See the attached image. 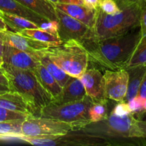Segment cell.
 Returning <instances> with one entry per match:
<instances>
[{"label":"cell","mask_w":146,"mask_h":146,"mask_svg":"<svg viewBox=\"0 0 146 146\" xmlns=\"http://www.w3.org/2000/svg\"><path fill=\"white\" fill-rule=\"evenodd\" d=\"M77 131L102 138L109 146H146V138L132 113L119 117L111 112L104 120L89 123Z\"/></svg>","instance_id":"obj_1"},{"label":"cell","mask_w":146,"mask_h":146,"mask_svg":"<svg viewBox=\"0 0 146 146\" xmlns=\"http://www.w3.org/2000/svg\"><path fill=\"white\" fill-rule=\"evenodd\" d=\"M140 27L123 35L83 44L93 62L110 70L125 67L141 38Z\"/></svg>","instance_id":"obj_2"},{"label":"cell","mask_w":146,"mask_h":146,"mask_svg":"<svg viewBox=\"0 0 146 146\" xmlns=\"http://www.w3.org/2000/svg\"><path fill=\"white\" fill-rule=\"evenodd\" d=\"M143 0L122 7L113 15L104 14L100 8L96 10L95 22L92 29L93 39L100 41L123 35L140 27V17Z\"/></svg>","instance_id":"obj_3"},{"label":"cell","mask_w":146,"mask_h":146,"mask_svg":"<svg viewBox=\"0 0 146 146\" xmlns=\"http://www.w3.org/2000/svg\"><path fill=\"white\" fill-rule=\"evenodd\" d=\"M2 68L8 79L10 91L19 93L31 108L34 115L39 116L40 110L53 99L43 88L34 73L4 64Z\"/></svg>","instance_id":"obj_4"},{"label":"cell","mask_w":146,"mask_h":146,"mask_svg":"<svg viewBox=\"0 0 146 146\" xmlns=\"http://www.w3.org/2000/svg\"><path fill=\"white\" fill-rule=\"evenodd\" d=\"M45 54L69 76L78 78L86 71L90 61L87 48L82 43L76 40L50 47Z\"/></svg>","instance_id":"obj_5"},{"label":"cell","mask_w":146,"mask_h":146,"mask_svg":"<svg viewBox=\"0 0 146 146\" xmlns=\"http://www.w3.org/2000/svg\"><path fill=\"white\" fill-rule=\"evenodd\" d=\"M92 104L88 96L67 104H55L51 102L40 110L39 116L68 123L73 126V131H77L90 123L88 111Z\"/></svg>","instance_id":"obj_6"},{"label":"cell","mask_w":146,"mask_h":146,"mask_svg":"<svg viewBox=\"0 0 146 146\" xmlns=\"http://www.w3.org/2000/svg\"><path fill=\"white\" fill-rule=\"evenodd\" d=\"M73 129L72 125L68 123L36 115H29L21 125L22 135L27 137L64 135Z\"/></svg>","instance_id":"obj_7"},{"label":"cell","mask_w":146,"mask_h":146,"mask_svg":"<svg viewBox=\"0 0 146 146\" xmlns=\"http://www.w3.org/2000/svg\"><path fill=\"white\" fill-rule=\"evenodd\" d=\"M32 142L34 145L40 146H109L102 138L87 135L79 131H70L64 135L37 137L33 138Z\"/></svg>","instance_id":"obj_8"},{"label":"cell","mask_w":146,"mask_h":146,"mask_svg":"<svg viewBox=\"0 0 146 146\" xmlns=\"http://www.w3.org/2000/svg\"><path fill=\"white\" fill-rule=\"evenodd\" d=\"M59 24L58 36L62 42L76 40L81 43L91 41L93 39L92 29L80 21L57 9Z\"/></svg>","instance_id":"obj_9"},{"label":"cell","mask_w":146,"mask_h":146,"mask_svg":"<svg viewBox=\"0 0 146 146\" xmlns=\"http://www.w3.org/2000/svg\"><path fill=\"white\" fill-rule=\"evenodd\" d=\"M0 38L5 45L29 53L39 58L44 55L46 50L51 47L45 43L8 29L0 31Z\"/></svg>","instance_id":"obj_10"},{"label":"cell","mask_w":146,"mask_h":146,"mask_svg":"<svg viewBox=\"0 0 146 146\" xmlns=\"http://www.w3.org/2000/svg\"><path fill=\"white\" fill-rule=\"evenodd\" d=\"M105 95L108 100L124 101L128 86V73L125 68L117 70L107 69L103 74Z\"/></svg>","instance_id":"obj_11"},{"label":"cell","mask_w":146,"mask_h":146,"mask_svg":"<svg viewBox=\"0 0 146 146\" xmlns=\"http://www.w3.org/2000/svg\"><path fill=\"white\" fill-rule=\"evenodd\" d=\"M85 89L86 95L93 103L107 101L103 74L95 68H87L79 77Z\"/></svg>","instance_id":"obj_12"},{"label":"cell","mask_w":146,"mask_h":146,"mask_svg":"<svg viewBox=\"0 0 146 146\" xmlns=\"http://www.w3.org/2000/svg\"><path fill=\"white\" fill-rule=\"evenodd\" d=\"M2 58L4 64L31 71L40 64V58L36 56L5 44Z\"/></svg>","instance_id":"obj_13"},{"label":"cell","mask_w":146,"mask_h":146,"mask_svg":"<svg viewBox=\"0 0 146 146\" xmlns=\"http://www.w3.org/2000/svg\"><path fill=\"white\" fill-rule=\"evenodd\" d=\"M87 96L82 83L78 77L70 76L65 85L62 87L60 95L52 102L55 104H62L74 102Z\"/></svg>","instance_id":"obj_14"},{"label":"cell","mask_w":146,"mask_h":146,"mask_svg":"<svg viewBox=\"0 0 146 146\" xmlns=\"http://www.w3.org/2000/svg\"><path fill=\"white\" fill-rule=\"evenodd\" d=\"M56 8L68 14L74 19L85 24L92 29L95 22L96 10L90 9L83 5L57 3Z\"/></svg>","instance_id":"obj_15"},{"label":"cell","mask_w":146,"mask_h":146,"mask_svg":"<svg viewBox=\"0 0 146 146\" xmlns=\"http://www.w3.org/2000/svg\"><path fill=\"white\" fill-rule=\"evenodd\" d=\"M0 11L2 13L19 16L33 21L40 27L48 20L33 12L16 0H0Z\"/></svg>","instance_id":"obj_16"},{"label":"cell","mask_w":146,"mask_h":146,"mask_svg":"<svg viewBox=\"0 0 146 146\" xmlns=\"http://www.w3.org/2000/svg\"><path fill=\"white\" fill-rule=\"evenodd\" d=\"M0 107L15 112L34 115L32 110L19 93L9 91L0 94Z\"/></svg>","instance_id":"obj_17"},{"label":"cell","mask_w":146,"mask_h":146,"mask_svg":"<svg viewBox=\"0 0 146 146\" xmlns=\"http://www.w3.org/2000/svg\"><path fill=\"white\" fill-rule=\"evenodd\" d=\"M48 21H57V8L50 0H16Z\"/></svg>","instance_id":"obj_18"},{"label":"cell","mask_w":146,"mask_h":146,"mask_svg":"<svg viewBox=\"0 0 146 146\" xmlns=\"http://www.w3.org/2000/svg\"><path fill=\"white\" fill-rule=\"evenodd\" d=\"M32 72L36 76L37 80L43 88L51 96L53 100L60 95L62 87L50 75V73L41 64H39L33 70Z\"/></svg>","instance_id":"obj_19"},{"label":"cell","mask_w":146,"mask_h":146,"mask_svg":"<svg viewBox=\"0 0 146 146\" xmlns=\"http://www.w3.org/2000/svg\"><path fill=\"white\" fill-rule=\"evenodd\" d=\"M125 68L128 73V86L124 101L127 102L138 94L142 79L146 72V66H134Z\"/></svg>","instance_id":"obj_20"},{"label":"cell","mask_w":146,"mask_h":146,"mask_svg":"<svg viewBox=\"0 0 146 146\" xmlns=\"http://www.w3.org/2000/svg\"><path fill=\"white\" fill-rule=\"evenodd\" d=\"M1 17L4 19L7 28H9L11 31L14 32L19 33L24 29L40 28V27L33 21L19 16L3 13Z\"/></svg>","instance_id":"obj_21"},{"label":"cell","mask_w":146,"mask_h":146,"mask_svg":"<svg viewBox=\"0 0 146 146\" xmlns=\"http://www.w3.org/2000/svg\"><path fill=\"white\" fill-rule=\"evenodd\" d=\"M19 33L26 36H29L41 42L45 43L51 47L57 46L62 43V41L60 39V37L53 35L51 33L47 32L40 28L24 29Z\"/></svg>","instance_id":"obj_22"},{"label":"cell","mask_w":146,"mask_h":146,"mask_svg":"<svg viewBox=\"0 0 146 146\" xmlns=\"http://www.w3.org/2000/svg\"><path fill=\"white\" fill-rule=\"evenodd\" d=\"M40 62L62 87L65 85L67 81L70 78V76H69L66 72H64L55 63L53 62L46 55L45 52H44V54L42 56L40 57Z\"/></svg>","instance_id":"obj_23"},{"label":"cell","mask_w":146,"mask_h":146,"mask_svg":"<svg viewBox=\"0 0 146 146\" xmlns=\"http://www.w3.org/2000/svg\"><path fill=\"white\" fill-rule=\"evenodd\" d=\"M23 121L22 120H14L0 122V140L19 139L22 135L21 125Z\"/></svg>","instance_id":"obj_24"},{"label":"cell","mask_w":146,"mask_h":146,"mask_svg":"<svg viewBox=\"0 0 146 146\" xmlns=\"http://www.w3.org/2000/svg\"><path fill=\"white\" fill-rule=\"evenodd\" d=\"M134 66H146V35L141 36L125 67Z\"/></svg>","instance_id":"obj_25"},{"label":"cell","mask_w":146,"mask_h":146,"mask_svg":"<svg viewBox=\"0 0 146 146\" xmlns=\"http://www.w3.org/2000/svg\"><path fill=\"white\" fill-rule=\"evenodd\" d=\"M90 122H97L104 120L108 116L107 101L103 102L93 103L88 111Z\"/></svg>","instance_id":"obj_26"},{"label":"cell","mask_w":146,"mask_h":146,"mask_svg":"<svg viewBox=\"0 0 146 146\" xmlns=\"http://www.w3.org/2000/svg\"><path fill=\"white\" fill-rule=\"evenodd\" d=\"M29 115L23 113L15 112L9 111L0 107V122L7 121H14V120H22L24 121Z\"/></svg>","instance_id":"obj_27"},{"label":"cell","mask_w":146,"mask_h":146,"mask_svg":"<svg viewBox=\"0 0 146 146\" xmlns=\"http://www.w3.org/2000/svg\"><path fill=\"white\" fill-rule=\"evenodd\" d=\"M145 98H142L139 95L133 97V98L127 101L129 110L133 115H137L142 116L143 111V104Z\"/></svg>","instance_id":"obj_28"},{"label":"cell","mask_w":146,"mask_h":146,"mask_svg":"<svg viewBox=\"0 0 146 146\" xmlns=\"http://www.w3.org/2000/svg\"><path fill=\"white\" fill-rule=\"evenodd\" d=\"M99 8L104 14L110 15L117 14L121 10L115 0H100Z\"/></svg>","instance_id":"obj_29"},{"label":"cell","mask_w":146,"mask_h":146,"mask_svg":"<svg viewBox=\"0 0 146 146\" xmlns=\"http://www.w3.org/2000/svg\"><path fill=\"white\" fill-rule=\"evenodd\" d=\"M112 112L119 117H123L131 113L129 110L127 103L125 101H120L115 106Z\"/></svg>","instance_id":"obj_30"},{"label":"cell","mask_w":146,"mask_h":146,"mask_svg":"<svg viewBox=\"0 0 146 146\" xmlns=\"http://www.w3.org/2000/svg\"><path fill=\"white\" fill-rule=\"evenodd\" d=\"M40 29L47 31L49 33H51L53 35L58 36V30H59V24L57 20L54 21H47L46 22L42 23L40 27Z\"/></svg>","instance_id":"obj_31"},{"label":"cell","mask_w":146,"mask_h":146,"mask_svg":"<svg viewBox=\"0 0 146 146\" xmlns=\"http://www.w3.org/2000/svg\"><path fill=\"white\" fill-rule=\"evenodd\" d=\"M140 29L142 36L146 35V1L143 0L140 17Z\"/></svg>","instance_id":"obj_32"},{"label":"cell","mask_w":146,"mask_h":146,"mask_svg":"<svg viewBox=\"0 0 146 146\" xmlns=\"http://www.w3.org/2000/svg\"><path fill=\"white\" fill-rule=\"evenodd\" d=\"M142 98H146V72L142 79L141 84H140V88H139L138 94Z\"/></svg>","instance_id":"obj_33"},{"label":"cell","mask_w":146,"mask_h":146,"mask_svg":"<svg viewBox=\"0 0 146 146\" xmlns=\"http://www.w3.org/2000/svg\"><path fill=\"white\" fill-rule=\"evenodd\" d=\"M84 6L92 10H96L99 7L100 0H83Z\"/></svg>","instance_id":"obj_34"},{"label":"cell","mask_w":146,"mask_h":146,"mask_svg":"<svg viewBox=\"0 0 146 146\" xmlns=\"http://www.w3.org/2000/svg\"><path fill=\"white\" fill-rule=\"evenodd\" d=\"M117 4H118L119 7L120 9L122 7H125V6H127L128 4H133V3H136V2H139L141 0H115Z\"/></svg>","instance_id":"obj_35"},{"label":"cell","mask_w":146,"mask_h":146,"mask_svg":"<svg viewBox=\"0 0 146 146\" xmlns=\"http://www.w3.org/2000/svg\"><path fill=\"white\" fill-rule=\"evenodd\" d=\"M58 3H62V4H73L84 6V2L83 0H58Z\"/></svg>","instance_id":"obj_36"},{"label":"cell","mask_w":146,"mask_h":146,"mask_svg":"<svg viewBox=\"0 0 146 146\" xmlns=\"http://www.w3.org/2000/svg\"><path fill=\"white\" fill-rule=\"evenodd\" d=\"M137 125H138L143 136L146 138V121L137 119Z\"/></svg>","instance_id":"obj_37"},{"label":"cell","mask_w":146,"mask_h":146,"mask_svg":"<svg viewBox=\"0 0 146 146\" xmlns=\"http://www.w3.org/2000/svg\"><path fill=\"white\" fill-rule=\"evenodd\" d=\"M0 84L7 86H8L9 85L8 79H7V76H6L5 74H4V72H2V71H0Z\"/></svg>","instance_id":"obj_38"},{"label":"cell","mask_w":146,"mask_h":146,"mask_svg":"<svg viewBox=\"0 0 146 146\" xmlns=\"http://www.w3.org/2000/svg\"><path fill=\"white\" fill-rule=\"evenodd\" d=\"M7 29V27L6 25L5 22H4V19L2 17H0V31H4V30Z\"/></svg>","instance_id":"obj_39"},{"label":"cell","mask_w":146,"mask_h":146,"mask_svg":"<svg viewBox=\"0 0 146 146\" xmlns=\"http://www.w3.org/2000/svg\"><path fill=\"white\" fill-rule=\"evenodd\" d=\"M10 91L9 88L7 86H4V85H1L0 84V94H4V93L7 92V91Z\"/></svg>","instance_id":"obj_40"},{"label":"cell","mask_w":146,"mask_h":146,"mask_svg":"<svg viewBox=\"0 0 146 146\" xmlns=\"http://www.w3.org/2000/svg\"><path fill=\"white\" fill-rule=\"evenodd\" d=\"M4 44L3 43L2 40L0 38V56L2 57L3 56V52H4Z\"/></svg>","instance_id":"obj_41"},{"label":"cell","mask_w":146,"mask_h":146,"mask_svg":"<svg viewBox=\"0 0 146 146\" xmlns=\"http://www.w3.org/2000/svg\"><path fill=\"white\" fill-rule=\"evenodd\" d=\"M146 115V98L144 99V104H143V115Z\"/></svg>","instance_id":"obj_42"},{"label":"cell","mask_w":146,"mask_h":146,"mask_svg":"<svg viewBox=\"0 0 146 146\" xmlns=\"http://www.w3.org/2000/svg\"><path fill=\"white\" fill-rule=\"evenodd\" d=\"M4 64V61H3V58L1 56H0V67L2 68V66Z\"/></svg>","instance_id":"obj_43"},{"label":"cell","mask_w":146,"mask_h":146,"mask_svg":"<svg viewBox=\"0 0 146 146\" xmlns=\"http://www.w3.org/2000/svg\"><path fill=\"white\" fill-rule=\"evenodd\" d=\"M50 1H52V3H54V4H56L57 3H58V0H50Z\"/></svg>","instance_id":"obj_44"},{"label":"cell","mask_w":146,"mask_h":146,"mask_svg":"<svg viewBox=\"0 0 146 146\" xmlns=\"http://www.w3.org/2000/svg\"><path fill=\"white\" fill-rule=\"evenodd\" d=\"M0 71H2V72H4V70H3V68H1V67H0Z\"/></svg>","instance_id":"obj_45"},{"label":"cell","mask_w":146,"mask_h":146,"mask_svg":"<svg viewBox=\"0 0 146 146\" xmlns=\"http://www.w3.org/2000/svg\"><path fill=\"white\" fill-rule=\"evenodd\" d=\"M2 14H3V13L2 12H1V11H0V17H2Z\"/></svg>","instance_id":"obj_46"},{"label":"cell","mask_w":146,"mask_h":146,"mask_svg":"<svg viewBox=\"0 0 146 146\" xmlns=\"http://www.w3.org/2000/svg\"><path fill=\"white\" fill-rule=\"evenodd\" d=\"M144 1H146V0H144Z\"/></svg>","instance_id":"obj_47"}]
</instances>
